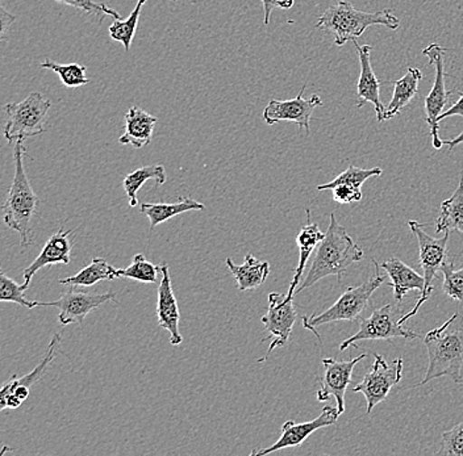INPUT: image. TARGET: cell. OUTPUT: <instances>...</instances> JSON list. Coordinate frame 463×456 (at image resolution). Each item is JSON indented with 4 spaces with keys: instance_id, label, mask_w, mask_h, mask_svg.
I'll use <instances>...</instances> for the list:
<instances>
[{
    "instance_id": "1",
    "label": "cell",
    "mask_w": 463,
    "mask_h": 456,
    "mask_svg": "<svg viewBox=\"0 0 463 456\" xmlns=\"http://www.w3.org/2000/svg\"><path fill=\"white\" fill-rule=\"evenodd\" d=\"M362 258H364V250L353 241L352 237L347 235L345 228L335 219V213H332L329 218L328 230L323 241L318 244L311 268L295 293L311 288L318 280L326 276H335L338 283H341L347 267L355 262H360Z\"/></svg>"
},
{
    "instance_id": "12",
    "label": "cell",
    "mask_w": 463,
    "mask_h": 456,
    "mask_svg": "<svg viewBox=\"0 0 463 456\" xmlns=\"http://www.w3.org/2000/svg\"><path fill=\"white\" fill-rule=\"evenodd\" d=\"M109 302H116L115 293H92L77 290L75 285H71L56 302H39V307H56L60 310L58 321L61 325H82L92 311Z\"/></svg>"
},
{
    "instance_id": "29",
    "label": "cell",
    "mask_w": 463,
    "mask_h": 456,
    "mask_svg": "<svg viewBox=\"0 0 463 456\" xmlns=\"http://www.w3.org/2000/svg\"><path fill=\"white\" fill-rule=\"evenodd\" d=\"M147 0H138L135 10L126 20H114L109 25V36L114 42H121L124 51H129L133 39H135L136 31H137L138 20H140L141 10H143L145 3Z\"/></svg>"
},
{
    "instance_id": "17",
    "label": "cell",
    "mask_w": 463,
    "mask_h": 456,
    "mask_svg": "<svg viewBox=\"0 0 463 456\" xmlns=\"http://www.w3.org/2000/svg\"><path fill=\"white\" fill-rule=\"evenodd\" d=\"M159 268H161L162 278L158 285L157 321L162 329L169 331L170 343L173 346H178L184 342V337L179 331L181 313H179L178 302L174 294L169 265L162 264Z\"/></svg>"
},
{
    "instance_id": "28",
    "label": "cell",
    "mask_w": 463,
    "mask_h": 456,
    "mask_svg": "<svg viewBox=\"0 0 463 456\" xmlns=\"http://www.w3.org/2000/svg\"><path fill=\"white\" fill-rule=\"evenodd\" d=\"M147 181H155L159 186L166 183L167 174L164 164L140 167L124 178L123 189L128 196L130 207L138 206L137 193Z\"/></svg>"
},
{
    "instance_id": "37",
    "label": "cell",
    "mask_w": 463,
    "mask_h": 456,
    "mask_svg": "<svg viewBox=\"0 0 463 456\" xmlns=\"http://www.w3.org/2000/svg\"><path fill=\"white\" fill-rule=\"evenodd\" d=\"M333 200L338 204L358 203L362 200V189L350 186H337L332 189Z\"/></svg>"
},
{
    "instance_id": "25",
    "label": "cell",
    "mask_w": 463,
    "mask_h": 456,
    "mask_svg": "<svg viewBox=\"0 0 463 456\" xmlns=\"http://www.w3.org/2000/svg\"><path fill=\"white\" fill-rule=\"evenodd\" d=\"M141 213L146 216L150 221V230L155 229L162 222L170 220L182 213L190 212V210H204L205 206L193 198L182 196L179 201L174 204L167 203H144L140 207Z\"/></svg>"
},
{
    "instance_id": "8",
    "label": "cell",
    "mask_w": 463,
    "mask_h": 456,
    "mask_svg": "<svg viewBox=\"0 0 463 456\" xmlns=\"http://www.w3.org/2000/svg\"><path fill=\"white\" fill-rule=\"evenodd\" d=\"M398 312L392 304L378 308L367 319L360 322V330L354 336L344 340L340 351H345L350 346H355L362 340H391L393 339L415 340L419 334L405 328L398 319Z\"/></svg>"
},
{
    "instance_id": "5",
    "label": "cell",
    "mask_w": 463,
    "mask_h": 456,
    "mask_svg": "<svg viewBox=\"0 0 463 456\" xmlns=\"http://www.w3.org/2000/svg\"><path fill=\"white\" fill-rule=\"evenodd\" d=\"M374 265V275L357 287L346 288L345 293L338 297L337 302L329 307V310L321 313L312 314L311 317H303V326L307 330H311L318 340H321L317 328L321 325L331 324V322L354 321L360 317L362 312L369 305L373 293L383 284L386 276L381 274V265L375 259H372Z\"/></svg>"
},
{
    "instance_id": "22",
    "label": "cell",
    "mask_w": 463,
    "mask_h": 456,
    "mask_svg": "<svg viewBox=\"0 0 463 456\" xmlns=\"http://www.w3.org/2000/svg\"><path fill=\"white\" fill-rule=\"evenodd\" d=\"M227 267L233 274L240 291L256 290L268 279L270 274V264L266 261H260L256 256L248 254L244 264L237 265L232 258L225 259Z\"/></svg>"
},
{
    "instance_id": "26",
    "label": "cell",
    "mask_w": 463,
    "mask_h": 456,
    "mask_svg": "<svg viewBox=\"0 0 463 456\" xmlns=\"http://www.w3.org/2000/svg\"><path fill=\"white\" fill-rule=\"evenodd\" d=\"M120 279L118 268L109 265L104 258L92 259L91 264L86 265L77 275L71 278L60 279V284L75 285V287H92L103 280Z\"/></svg>"
},
{
    "instance_id": "11",
    "label": "cell",
    "mask_w": 463,
    "mask_h": 456,
    "mask_svg": "<svg viewBox=\"0 0 463 456\" xmlns=\"http://www.w3.org/2000/svg\"><path fill=\"white\" fill-rule=\"evenodd\" d=\"M298 314L294 307V299L288 294L271 293L269 294V310L260 321L269 333L266 340H270L268 354L260 362H265L275 349L283 348L291 337L292 329L297 322Z\"/></svg>"
},
{
    "instance_id": "7",
    "label": "cell",
    "mask_w": 463,
    "mask_h": 456,
    "mask_svg": "<svg viewBox=\"0 0 463 456\" xmlns=\"http://www.w3.org/2000/svg\"><path fill=\"white\" fill-rule=\"evenodd\" d=\"M408 227H410L411 232L418 238L419 262L422 271H424L425 284L424 290L420 293L419 302H416L415 307L401 317L402 324L408 321L411 317L416 316L420 308L424 305L425 302H428L430 294H432L433 282L436 280L437 273L441 270L442 265L447 262L448 242L449 238H450V230H447L445 236L441 237V238H433L432 236L425 233L421 224L415 220L408 221Z\"/></svg>"
},
{
    "instance_id": "21",
    "label": "cell",
    "mask_w": 463,
    "mask_h": 456,
    "mask_svg": "<svg viewBox=\"0 0 463 456\" xmlns=\"http://www.w3.org/2000/svg\"><path fill=\"white\" fill-rule=\"evenodd\" d=\"M311 210L307 209V225H304L299 235L297 236V244L299 247V264L295 268L294 278L289 283V288L288 297L294 299V294L297 293L298 287H299L300 280L303 278L304 268H306L307 262H308L309 256H311L312 251L317 249L318 244L323 241L324 233L318 229L317 224H312L311 221Z\"/></svg>"
},
{
    "instance_id": "9",
    "label": "cell",
    "mask_w": 463,
    "mask_h": 456,
    "mask_svg": "<svg viewBox=\"0 0 463 456\" xmlns=\"http://www.w3.org/2000/svg\"><path fill=\"white\" fill-rule=\"evenodd\" d=\"M448 49L442 48L439 44H430L422 51V54L430 60V65L433 66L436 71L433 88L430 94L425 97V114H427V124L430 126V135H432V145L434 149L439 150L444 146V141L439 137V116L444 112L445 106L449 102V98L454 91H447L445 85L444 54Z\"/></svg>"
},
{
    "instance_id": "23",
    "label": "cell",
    "mask_w": 463,
    "mask_h": 456,
    "mask_svg": "<svg viewBox=\"0 0 463 456\" xmlns=\"http://www.w3.org/2000/svg\"><path fill=\"white\" fill-rule=\"evenodd\" d=\"M422 79L421 70L418 68H408L407 74L399 80L392 82L393 94L389 106L386 107L384 118L391 120L401 114L402 109L410 106L419 92V83Z\"/></svg>"
},
{
    "instance_id": "30",
    "label": "cell",
    "mask_w": 463,
    "mask_h": 456,
    "mask_svg": "<svg viewBox=\"0 0 463 456\" xmlns=\"http://www.w3.org/2000/svg\"><path fill=\"white\" fill-rule=\"evenodd\" d=\"M40 68L43 70L54 71L60 77L61 83L68 88H82L90 83L86 77L87 68L80 63L62 65L54 60H46L45 62L40 63Z\"/></svg>"
},
{
    "instance_id": "20",
    "label": "cell",
    "mask_w": 463,
    "mask_h": 456,
    "mask_svg": "<svg viewBox=\"0 0 463 456\" xmlns=\"http://www.w3.org/2000/svg\"><path fill=\"white\" fill-rule=\"evenodd\" d=\"M381 267L386 271L391 279L390 284L393 288V296L399 304L403 302L405 294L410 291H420L421 293L424 290V276L420 275L412 267L405 265L396 256H391L381 265Z\"/></svg>"
},
{
    "instance_id": "24",
    "label": "cell",
    "mask_w": 463,
    "mask_h": 456,
    "mask_svg": "<svg viewBox=\"0 0 463 456\" xmlns=\"http://www.w3.org/2000/svg\"><path fill=\"white\" fill-rule=\"evenodd\" d=\"M61 342H62V337L61 334H54L53 339H52L51 343H49L48 350H46L45 357L39 365L36 366L31 372H28L27 375H23L22 377H17V375H14L8 382L5 383L3 386L2 392H0V400L2 398H5L13 395L17 388H28L31 389V386H33L34 383L39 382L40 379L45 375L46 369H48L49 365L53 362L54 358L60 350Z\"/></svg>"
},
{
    "instance_id": "32",
    "label": "cell",
    "mask_w": 463,
    "mask_h": 456,
    "mask_svg": "<svg viewBox=\"0 0 463 456\" xmlns=\"http://www.w3.org/2000/svg\"><path fill=\"white\" fill-rule=\"evenodd\" d=\"M158 273H161L159 265L147 261L144 254H137L128 267L118 270L120 278L132 279L141 283H157Z\"/></svg>"
},
{
    "instance_id": "2",
    "label": "cell",
    "mask_w": 463,
    "mask_h": 456,
    "mask_svg": "<svg viewBox=\"0 0 463 456\" xmlns=\"http://www.w3.org/2000/svg\"><path fill=\"white\" fill-rule=\"evenodd\" d=\"M427 348L430 365L419 386L448 377L456 383L462 382L463 317L454 313L439 328L428 331L422 339Z\"/></svg>"
},
{
    "instance_id": "6",
    "label": "cell",
    "mask_w": 463,
    "mask_h": 456,
    "mask_svg": "<svg viewBox=\"0 0 463 456\" xmlns=\"http://www.w3.org/2000/svg\"><path fill=\"white\" fill-rule=\"evenodd\" d=\"M52 102L40 92H32L23 102L10 103L5 107L7 121L5 137L10 144L23 143L45 132L48 112Z\"/></svg>"
},
{
    "instance_id": "13",
    "label": "cell",
    "mask_w": 463,
    "mask_h": 456,
    "mask_svg": "<svg viewBox=\"0 0 463 456\" xmlns=\"http://www.w3.org/2000/svg\"><path fill=\"white\" fill-rule=\"evenodd\" d=\"M307 85H303L299 95L294 99L277 100L273 99L269 102L266 108L263 109V120L268 126H274L277 123H295L298 124L302 131H306L309 135V121L317 107L323 106L320 97L314 94L309 98H304Z\"/></svg>"
},
{
    "instance_id": "14",
    "label": "cell",
    "mask_w": 463,
    "mask_h": 456,
    "mask_svg": "<svg viewBox=\"0 0 463 456\" xmlns=\"http://www.w3.org/2000/svg\"><path fill=\"white\" fill-rule=\"evenodd\" d=\"M366 358L367 354H361L346 362H338L333 358L323 359L324 374L321 377V388L317 391V401L326 403L332 396L335 397L338 412L343 414L345 412V394L352 382L353 369Z\"/></svg>"
},
{
    "instance_id": "4",
    "label": "cell",
    "mask_w": 463,
    "mask_h": 456,
    "mask_svg": "<svg viewBox=\"0 0 463 456\" xmlns=\"http://www.w3.org/2000/svg\"><path fill=\"white\" fill-rule=\"evenodd\" d=\"M27 154L23 143L14 144V177L10 192L3 204V215L8 228L20 235L23 247H28L32 242L31 221L40 204L24 169V155Z\"/></svg>"
},
{
    "instance_id": "40",
    "label": "cell",
    "mask_w": 463,
    "mask_h": 456,
    "mask_svg": "<svg viewBox=\"0 0 463 456\" xmlns=\"http://www.w3.org/2000/svg\"><path fill=\"white\" fill-rule=\"evenodd\" d=\"M16 20V16L7 13L5 7L0 8V39L5 40L8 28Z\"/></svg>"
},
{
    "instance_id": "34",
    "label": "cell",
    "mask_w": 463,
    "mask_h": 456,
    "mask_svg": "<svg viewBox=\"0 0 463 456\" xmlns=\"http://www.w3.org/2000/svg\"><path fill=\"white\" fill-rule=\"evenodd\" d=\"M439 271L444 274V293L450 299L463 302V265L461 268H456L453 262H445Z\"/></svg>"
},
{
    "instance_id": "36",
    "label": "cell",
    "mask_w": 463,
    "mask_h": 456,
    "mask_svg": "<svg viewBox=\"0 0 463 456\" xmlns=\"http://www.w3.org/2000/svg\"><path fill=\"white\" fill-rule=\"evenodd\" d=\"M437 455L463 456V421L453 429L442 433L441 449Z\"/></svg>"
},
{
    "instance_id": "3",
    "label": "cell",
    "mask_w": 463,
    "mask_h": 456,
    "mask_svg": "<svg viewBox=\"0 0 463 456\" xmlns=\"http://www.w3.org/2000/svg\"><path fill=\"white\" fill-rule=\"evenodd\" d=\"M383 25L390 30H398L401 19L393 15L390 8L378 13H364L345 0L331 5L318 17L317 28L335 36V45L343 46L347 42L360 39L367 28Z\"/></svg>"
},
{
    "instance_id": "27",
    "label": "cell",
    "mask_w": 463,
    "mask_h": 456,
    "mask_svg": "<svg viewBox=\"0 0 463 456\" xmlns=\"http://www.w3.org/2000/svg\"><path fill=\"white\" fill-rule=\"evenodd\" d=\"M457 230L463 235V177L458 187L448 200L442 201L439 219L436 220V233Z\"/></svg>"
},
{
    "instance_id": "19",
    "label": "cell",
    "mask_w": 463,
    "mask_h": 456,
    "mask_svg": "<svg viewBox=\"0 0 463 456\" xmlns=\"http://www.w3.org/2000/svg\"><path fill=\"white\" fill-rule=\"evenodd\" d=\"M157 121V117L147 114L140 107H130L124 117V133L118 138V143L121 145H132L135 149H143L152 143Z\"/></svg>"
},
{
    "instance_id": "31",
    "label": "cell",
    "mask_w": 463,
    "mask_h": 456,
    "mask_svg": "<svg viewBox=\"0 0 463 456\" xmlns=\"http://www.w3.org/2000/svg\"><path fill=\"white\" fill-rule=\"evenodd\" d=\"M383 170L381 167H374V169H360V167L353 166L350 164L345 172H341L337 178L333 179L332 181L326 184L317 186L318 191H326V190L335 189L337 186H350L355 189H362L364 181L373 177H381Z\"/></svg>"
},
{
    "instance_id": "42",
    "label": "cell",
    "mask_w": 463,
    "mask_h": 456,
    "mask_svg": "<svg viewBox=\"0 0 463 456\" xmlns=\"http://www.w3.org/2000/svg\"><path fill=\"white\" fill-rule=\"evenodd\" d=\"M173 2H176V0H173Z\"/></svg>"
},
{
    "instance_id": "18",
    "label": "cell",
    "mask_w": 463,
    "mask_h": 456,
    "mask_svg": "<svg viewBox=\"0 0 463 456\" xmlns=\"http://www.w3.org/2000/svg\"><path fill=\"white\" fill-rule=\"evenodd\" d=\"M72 230H60L51 237L46 242L45 247H43L42 253L39 254L36 259L25 268L23 276H24V283L23 287L27 291L29 284H31L32 278L36 275L37 271L42 270L43 267L51 265H69L71 264V253L72 249V242L71 236Z\"/></svg>"
},
{
    "instance_id": "10",
    "label": "cell",
    "mask_w": 463,
    "mask_h": 456,
    "mask_svg": "<svg viewBox=\"0 0 463 456\" xmlns=\"http://www.w3.org/2000/svg\"><path fill=\"white\" fill-rule=\"evenodd\" d=\"M374 365L364 375V380L353 391L360 392L367 401V414L373 412L378 404L386 400L393 386L401 383L403 377V359L398 358L391 365L382 355L374 354Z\"/></svg>"
},
{
    "instance_id": "33",
    "label": "cell",
    "mask_w": 463,
    "mask_h": 456,
    "mask_svg": "<svg viewBox=\"0 0 463 456\" xmlns=\"http://www.w3.org/2000/svg\"><path fill=\"white\" fill-rule=\"evenodd\" d=\"M24 287L23 284H17L14 280L8 278L5 274H0V302H14V304L23 305V307L33 310L39 307V302H31L25 297Z\"/></svg>"
},
{
    "instance_id": "15",
    "label": "cell",
    "mask_w": 463,
    "mask_h": 456,
    "mask_svg": "<svg viewBox=\"0 0 463 456\" xmlns=\"http://www.w3.org/2000/svg\"><path fill=\"white\" fill-rule=\"evenodd\" d=\"M340 415L337 406L333 408V406L326 405L324 406L317 418L308 421V423H298L294 421H288L283 423L280 438L275 442L273 446L268 447V449L253 450L251 456L269 455L279 451V450L289 449V447L302 446L304 441L317 430L335 425Z\"/></svg>"
},
{
    "instance_id": "41",
    "label": "cell",
    "mask_w": 463,
    "mask_h": 456,
    "mask_svg": "<svg viewBox=\"0 0 463 456\" xmlns=\"http://www.w3.org/2000/svg\"><path fill=\"white\" fill-rule=\"evenodd\" d=\"M444 141V145L449 146V150H453L454 147L461 145L463 144V131L457 135L456 138H451V140H442Z\"/></svg>"
},
{
    "instance_id": "16",
    "label": "cell",
    "mask_w": 463,
    "mask_h": 456,
    "mask_svg": "<svg viewBox=\"0 0 463 456\" xmlns=\"http://www.w3.org/2000/svg\"><path fill=\"white\" fill-rule=\"evenodd\" d=\"M352 42L357 49L361 65V74L357 85V108H362L366 103L373 104L378 121H386L384 118L386 108L381 100V82L372 66V46L360 45L355 40H353Z\"/></svg>"
},
{
    "instance_id": "39",
    "label": "cell",
    "mask_w": 463,
    "mask_h": 456,
    "mask_svg": "<svg viewBox=\"0 0 463 456\" xmlns=\"http://www.w3.org/2000/svg\"><path fill=\"white\" fill-rule=\"evenodd\" d=\"M451 116H461L463 118V92H459L458 102L453 104L449 109H445L439 116V123H442L445 118Z\"/></svg>"
},
{
    "instance_id": "38",
    "label": "cell",
    "mask_w": 463,
    "mask_h": 456,
    "mask_svg": "<svg viewBox=\"0 0 463 456\" xmlns=\"http://www.w3.org/2000/svg\"><path fill=\"white\" fill-rule=\"evenodd\" d=\"M263 10H265V20L263 24L269 25L270 23L271 13L275 8H280V10H289L294 7L295 0H262Z\"/></svg>"
},
{
    "instance_id": "35",
    "label": "cell",
    "mask_w": 463,
    "mask_h": 456,
    "mask_svg": "<svg viewBox=\"0 0 463 456\" xmlns=\"http://www.w3.org/2000/svg\"><path fill=\"white\" fill-rule=\"evenodd\" d=\"M56 2L69 5V7L77 8V10L85 13L86 15L98 17L99 23L103 22L106 16L114 17L115 20L121 19L120 14L112 10L106 3H97L95 0H56Z\"/></svg>"
}]
</instances>
